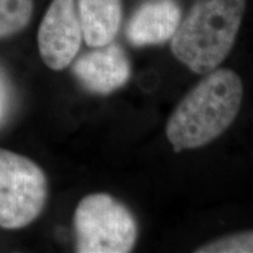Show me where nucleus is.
<instances>
[{"mask_svg": "<svg viewBox=\"0 0 253 253\" xmlns=\"http://www.w3.org/2000/svg\"><path fill=\"white\" fill-rule=\"evenodd\" d=\"M34 0H0V40L20 33L30 24Z\"/></svg>", "mask_w": 253, "mask_h": 253, "instance_id": "9", "label": "nucleus"}, {"mask_svg": "<svg viewBox=\"0 0 253 253\" xmlns=\"http://www.w3.org/2000/svg\"><path fill=\"white\" fill-rule=\"evenodd\" d=\"M47 198L48 181L39 164L0 148V227L28 226L42 213Z\"/></svg>", "mask_w": 253, "mask_h": 253, "instance_id": "4", "label": "nucleus"}, {"mask_svg": "<svg viewBox=\"0 0 253 253\" xmlns=\"http://www.w3.org/2000/svg\"><path fill=\"white\" fill-rule=\"evenodd\" d=\"M196 253H253V231L233 233L205 243Z\"/></svg>", "mask_w": 253, "mask_h": 253, "instance_id": "10", "label": "nucleus"}, {"mask_svg": "<svg viewBox=\"0 0 253 253\" xmlns=\"http://www.w3.org/2000/svg\"><path fill=\"white\" fill-rule=\"evenodd\" d=\"M246 9V0H195L171 38V52L196 74H208L227 58Z\"/></svg>", "mask_w": 253, "mask_h": 253, "instance_id": "2", "label": "nucleus"}, {"mask_svg": "<svg viewBox=\"0 0 253 253\" xmlns=\"http://www.w3.org/2000/svg\"><path fill=\"white\" fill-rule=\"evenodd\" d=\"M72 73L84 89L108 95L120 89L131 77L128 56L118 43L94 48L74 62Z\"/></svg>", "mask_w": 253, "mask_h": 253, "instance_id": "6", "label": "nucleus"}, {"mask_svg": "<svg viewBox=\"0 0 253 253\" xmlns=\"http://www.w3.org/2000/svg\"><path fill=\"white\" fill-rule=\"evenodd\" d=\"M182 20V9L176 0H147L136 8L126 25L130 45L145 47L171 40Z\"/></svg>", "mask_w": 253, "mask_h": 253, "instance_id": "7", "label": "nucleus"}, {"mask_svg": "<svg viewBox=\"0 0 253 253\" xmlns=\"http://www.w3.org/2000/svg\"><path fill=\"white\" fill-rule=\"evenodd\" d=\"M82 37L90 48L112 43L122 24V0H78Z\"/></svg>", "mask_w": 253, "mask_h": 253, "instance_id": "8", "label": "nucleus"}, {"mask_svg": "<svg viewBox=\"0 0 253 253\" xmlns=\"http://www.w3.org/2000/svg\"><path fill=\"white\" fill-rule=\"evenodd\" d=\"M243 95L242 79L232 69L208 73L168 120L166 135L173 151L202 148L224 134L238 116Z\"/></svg>", "mask_w": 253, "mask_h": 253, "instance_id": "1", "label": "nucleus"}, {"mask_svg": "<svg viewBox=\"0 0 253 253\" xmlns=\"http://www.w3.org/2000/svg\"><path fill=\"white\" fill-rule=\"evenodd\" d=\"M73 224L79 253H128L138 236L137 220L130 209L108 194L82 198Z\"/></svg>", "mask_w": 253, "mask_h": 253, "instance_id": "3", "label": "nucleus"}, {"mask_svg": "<svg viewBox=\"0 0 253 253\" xmlns=\"http://www.w3.org/2000/svg\"><path fill=\"white\" fill-rule=\"evenodd\" d=\"M84 40L77 0H52L39 31L38 48L52 71H63L77 58Z\"/></svg>", "mask_w": 253, "mask_h": 253, "instance_id": "5", "label": "nucleus"}]
</instances>
